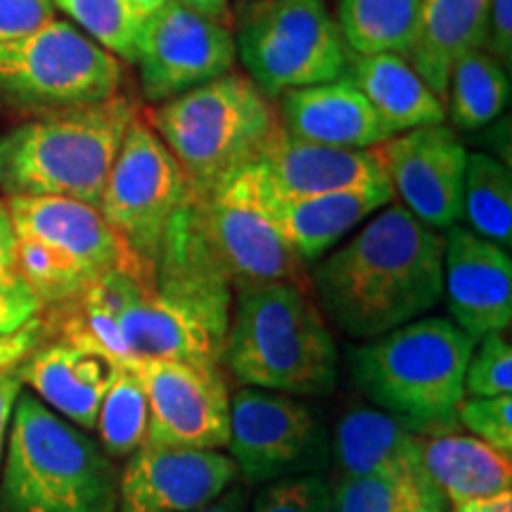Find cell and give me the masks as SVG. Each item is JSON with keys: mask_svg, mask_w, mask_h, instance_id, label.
Returning a JSON list of instances; mask_svg holds the SVG:
<instances>
[{"mask_svg": "<svg viewBox=\"0 0 512 512\" xmlns=\"http://www.w3.org/2000/svg\"><path fill=\"white\" fill-rule=\"evenodd\" d=\"M325 320L351 339L380 337L427 316L444 297V235L401 204L384 207L309 271Z\"/></svg>", "mask_w": 512, "mask_h": 512, "instance_id": "6da1fadb", "label": "cell"}, {"mask_svg": "<svg viewBox=\"0 0 512 512\" xmlns=\"http://www.w3.org/2000/svg\"><path fill=\"white\" fill-rule=\"evenodd\" d=\"M475 344L451 318L422 316L351 347L349 377L375 408L422 437L456 432Z\"/></svg>", "mask_w": 512, "mask_h": 512, "instance_id": "7a4b0ae2", "label": "cell"}, {"mask_svg": "<svg viewBox=\"0 0 512 512\" xmlns=\"http://www.w3.org/2000/svg\"><path fill=\"white\" fill-rule=\"evenodd\" d=\"M221 363L245 387L325 396L337 384V344L309 287L268 283L233 297Z\"/></svg>", "mask_w": 512, "mask_h": 512, "instance_id": "3957f363", "label": "cell"}, {"mask_svg": "<svg viewBox=\"0 0 512 512\" xmlns=\"http://www.w3.org/2000/svg\"><path fill=\"white\" fill-rule=\"evenodd\" d=\"M0 512H119V472L79 427L19 394L0 467Z\"/></svg>", "mask_w": 512, "mask_h": 512, "instance_id": "277c9868", "label": "cell"}, {"mask_svg": "<svg viewBox=\"0 0 512 512\" xmlns=\"http://www.w3.org/2000/svg\"><path fill=\"white\" fill-rule=\"evenodd\" d=\"M128 95L53 112L0 136V190L8 197L53 195L98 207L131 121Z\"/></svg>", "mask_w": 512, "mask_h": 512, "instance_id": "5b68a950", "label": "cell"}, {"mask_svg": "<svg viewBox=\"0 0 512 512\" xmlns=\"http://www.w3.org/2000/svg\"><path fill=\"white\" fill-rule=\"evenodd\" d=\"M147 124L183 169L192 197L202 200L259 159L278 114L249 76L228 72L164 100Z\"/></svg>", "mask_w": 512, "mask_h": 512, "instance_id": "8992f818", "label": "cell"}, {"mask_svg": "<svg viewBox=\"0 0 512 512\" xmlns=\"http://www.w3.org/2000/svg\"><path fill=\"white\" fill-rule=\"evenodd\" d=\"M235 53L266 98L342 79L354 55L325 0H249Z\"/></svg>", "mask_w": 512, "mask_h": 512, "instance_id": "52a82bcc", "label": "cell"}, {"mask_svg": "<svg viewBox=\"0 0 512 512\" xmlns=\"http://www.w3.org/2000/svg\"><path fill=\"white\" fill-rule=\"evenodd\" d=\"M121 76L119 57L62 19L0 41V98L27 110L53 114L98 105L119 95Z\"/></svg>", "mask_w": 512, "mask_h": 512, "instance_id": "ba28073f", "label": "cell"}, {"mask_svg": "<svg viewBox=\"0 0 512 512\" xmlns=\"http://www.w3.org/2000/svg\"><path fill=\"white\" fill-rule=\"evenodd\" d=\"M190 195L188 178L169 147L138 114L114 157L98 209L147 271L155 266L171 219Z\"/></svg>", "mask_w": 512, "mask_h": 512, "instance_id": "9c48e42d", "label": "cell"}, {"mask_svg": "<svg viewBox=\"0 0 512 512\" xmlns=\"http://www.w3.org/2000/svg\"><path fill=\"white\" fill-rule=\"evenodd\" d=\"M228 448L247 486L323 475L330 465V437L318 415L304 401L268 389L230 394Z\"/></svg>", "mask_w": 512, "mask_h": 512, "instance_id": "30bf717a", "label": "cell"}, {"mask_svg": "<svg viewBox=\"0 0 512 512\" xmlns=\"http://www.w3.org/2000/svg\"><path fill=\"white\" fill-rule=\"evenodd\" d=\"M195 207L204 238L235 292L268 283L304 285V264L266 211L259 164L242 166L207 197H195Z\"/></svg>", "mask_w": 512, "mask_h": 512, "instance_id": "8fae6325", "label": "cell"}, {"mask_svg": "<svg viewBox=\"0 0 512 512\" xmlns=\"http://www.w3.org/2000/svg\"><path fill=\"white\" fill-rule=\"evenodd\" d=\"M93 290L110 306L131 368L140 361H185L221 366L226 332L188 304L159 292L152 273L117 268L95 280Z\"/></svg>", "mask_w": 512, "mask_h": 512, "instance_id": "7c38bea8", "label": "cell"}, {"mask_svg": "<svg viewBox=\"0 0 512 512\" xmlns=\"http://www.w3.org/2000/svg\"><path fill=\"white\" fill-rule=\"evenodd\" d=\"M235 36L230 27L178 0L150 12L138 31L136 64L147 100L164 102L233 72Z\"/></svg>", "mask_w": 512, "mask_h": 512, "instance_id": "4fadbf2b", "label": "cell"}, {"mask_svg": "<svg viewBox=\"0 0 512 512\" xmlns=\"http://www.w3.org/2000/svg\"><path fill=\"white\" fill-rule=\"evenodd\" d=\"M147 396L145 446L221 451L230 439V392L221 366L140 361Z\"/></svg>", "mask_w": 512, "mask_h": 512, "instance_id": "5bb4252c", "label": "cell"}, {"mask_svg": "<svg viewBox=\"0 0 512 512\" xmlns=\"http://www.w3.org/2000/svg\"><path fill=\"white\" fill-rule=\"evenodd\" d=\"M380 152L403 209L437 233L460 223L470 152L456 131L444 124L413 128L384 140Z\"/></svg>", "mask_w": 512, "mask_h": 512, "instance_id": "9a60e30c", "label": "cell"}, {"mask_svg": "<svg viewBox=\"0 0 512 512\" xmlns=\"http://www.w3.org/2000/svg\"><path fill=\"white\" fill-rule=\"evenodd\" d=\"M221 451L140 446L119 475V512H192L238 482Z\"/></svg>", "mask_w": 512, "mask_h": 512, "instance_id": "2e32d148", "label": "cell"}, {"mask_svg": "<svg viewBox=\"0 0 512 512\" xmlns=\"http://www.w3.org/2000/svg\"><path fill=\"white\" fill-rule=\"evenodd\" d=\"M444 297L451 320L472 339L510 328L512 261L508 249L470 228L444 230Z\"/></svg>", "mask_w": 512, "mask_h": 512, "instance_id": "e0dca14e", "label": "cell"}, {"mask_svg": "<svg viewBox=\"0 0 512 512\" xmlns=\"http://www.w3.org/2000/svg\"><path fill=\"white\" fill-rule=\"evenodd\" d=\"M261 176L266 188L278 197H313L330 192L392 188L380 145L368 150H347L304 143L290 138L283 128H275L273 136L261 150Z\"/></svg>", "mask_w": 512, "mask_h": 512, "instance_id": "ac0fdd59", "label": "cell"}, {"mask_svg": "<svg viewBox=\"0 0 512 512\" xmlns=\"http://www.w3.org/2000/svg\"><path fill=\"white\" fill-rule=\"evenodd\" d=\"M8 211L15 235L36 238L67 254L91 280L117 268H147L133 259L98 207L53 195L10 197ZM152 273V271H147Z\"/></svg>", "mask_w": 512, "mask_h": 512, "instance_id": "d6986e66", "label": "cell"}, {"mask_svg": "<svg viewBox=\"0 0 512 512\" xmlns=\"http://www.w3.org/2000/svg\"><path fill=\"white\" fill-rule=\"evenodd\" d=\"M330 463L347 479L434 484L422 460V434L380 408H351L339 418L330 437Z\"/></svg>", "mask_w": 512, "mask_h": 512, "instance_id": "ffe728a7", "label": "cell"}, {"mask_svg": "<svg viewBox=\"0 0 512 512\" xmlns=\"http://www.w3.org/2000/svg\"><path fill=\"white\" fill-rule=\"evenodd\" d=\"M278 126L304 143L368 150L392 136L347 76L280 95Z\"/></svg>", "mask_w": 512, "mask_h": 512, "instance_id": "44dd1931", "label": "cell"}, {"mask_svg": "<svg viewBox=\"0 0 512 512\" xmlns=\"http://www.w3.org/2000/svg\"><path fill=\"white\" fill-rule=\"evenodd\" d=\"M19 380L29 384L50 411L83 432H93L100 403L117 377L119 366L88 349L55 342L36 347L17 366Z\"/></svg>", "mask_w": 512, "mask_h": 512, "instance_id": "7402d4cb", "label": "cell"}, {"mask_svg": "<svg viewBox=\"0 0 512 512\" xmlns=\"http://www.w3.org/2000/svg\"><path fill=\"white\" fill-rule=\"evenodd\" d=\"M261 188H264V204L273 226L304 266L316 264L320 256L328 254L358 223L394 202L392 188L344 190L313 197H278L266 188L264 176H261Z\"/></svg>", "mask_w": 512, "mask_h": 512, "instance_id": "603a6c76", "label": "cell"}, {"mask_svg": "<svg viewBox=\"0 0 512 512\" xmlns=\"http://www.w3.org/2000/svg\"><path fill=\"white\" fill-rule=\"evenodd\" d=\"M347 79L368 100L389 136L446 121L444 100L401 53L351 55Z\"/></svg>", "mask_w": 512, "mask_h": 512, "instance_id": "cb8c5ba5", "label": "cell"}, {"mask_svg": "<svg viewBox=\"0 0 512 512\" xmlns=\"http://www.w3.org/2000/svg\"><path fill=\"white\" fill-rule=\"evenodd\" d=\"M486 12L489 0H422L403 57L444 105L453 64L470 50L482 48Z\"/></svg>", "mask_w": 512, "mask_h": 512, "instance_id": "d4e9b609", "label": "cell"}, {"mask_svg": "<svg viewBox=\"0 0 512 512\" xmlns=\"http://www.w3.org/2000/svg\"><path fill=\"white\" fill-rule=\"evenodd\" d=\"M427 475L448 503L508 494L512 460L472 434L444 432L422 437Z\"/></svg>", "mask_w": 512, "mask_h": 512, "instance_id": "484cf974", "label": "cell"}, {"mask_svg": "<svg viewBox=\"0 0 512 512\" xmlns=\"http://www.w3.org/2000/svg\"><path fill=\"white\" fill-rule=\"evenodd\" d=\"M448 117L463 131H477L501 117L510 102V72L482 48L453 64L448 79Z\"/></svg>", "mask_w": 512, "mask_h": 512, "instance_id": "4316f807", "label": "cell"}, {"mask_svg": "<svg viewBox=\"0 0 512 512\" xmlns=\"http://www.w3.org/2000/svg\"><path fill=\"white\" fill-rule=\"evenodd\" d=\"M460 219L479 238L510 249L512 245V176L510 169L486 152H470L463 183Z\"/></svg>", "mask_w": 512, "mask_h": 512, "instance_id": "83f0119b", "label": "cell"}, {"mask_svg": "<svg viewBox=\"0 0 512 512\" xmlns=\"http://www.w3.org/2000/svg\"><path fill=\"white\" fill-rule=\"evenodd\" d=\"M422 0H339L337 24L354 55L406 53Z\"/></svg>", "mask_w": 512, "mask_h": 512, "instance_id": "f1b7e54d", "label": "cell"}, {"mask_svg": "<svg viewBox=\"0 0 512 512\" xmlns=\"http://www.w3.org/2000/svg\"><path fill=\"white\" fill-rule=\"evenodd\" d=\"M330 491V512H446L448 508L434 484L337 477Z\"/></svg>", "mask_w": 512, "mask_h": 512, "instance_id": "f546056e", "label": "cell"}, {"mask_svg": "<svg viewBox=\"0 0 512 512\" xmlns=\"http://www.w3.org/2000/svg\"><path fill=\"white\" fill-rule=\"evenodd\" d=\"M98 430L102 451L110 458H128L145 444L147 396L136 368H119L100 403Z\"/></svg>", "mask_w": 512, "mask_h": 512, "instance_id": "4dcf8cb0", "label": "cell"}, {"mask_svg": "<svg viewBox=\"0 0 512 512\" xmlns=\"http://www.w3.org/2000/svg\"><path fill=\"white\" fill-rule=\"evenodd\" d=\"M17 273L43 306L74 302L95 283L60 249L22 235H17Z\"/></svg>", "mask_w": 512, "mask_h": 512, "instance_id": "1f68e13d", "label": "cell"}, {"mask_svg": "<svg viewBox=\"0 0 512 512\" xmlns=\"http://www.w3.org/2000/svg\"><path fill=\"white\" fill-rule=\"evenodd\" d=\"M91 41L126 62H136L143 17L128 0H53Z\"/></svg>", "mask_w": 512, "mask_h": 512, "instance_id": "d6a6232c", "label": "cell"}, {"mask_svg": "<svg viewBox=\"0 0 512 512\" xmlns=\"http://www.w3.org/2000/svg\"><path fill=\"white\" fill-rule=\"evenodd\" d=\"M512 392V347L503 332L477 339L465 368V394L477 399L510 396Z\"/></svg>", "mask_w": 512, "mask_h": 512, "instance_id": "836d02e7", "label": "cell"}, {"mask_svg": "<svg viewBox=\"0 0 512 512\" xmlns=\"http://www.w3.org/2000/svg\"><path fill=\"white\" fill-rule=\"evenodd\" d=\"M330 482L323 475L283 477L261 484L247 512H330Z\"/></svg>", "mask_w": 512, "mask_h": 512, "instance_id": "e575fe53", "label": "cell"}, {"mask_svg": "<svg viewBox=\"0 0 512 512\" xmlns=\"http://www.w3.org/2000/svg\"><path fill=\"white\" fill-rule=\"evenodd\" d=\"M458 425L503 456H512V396L463 399L458 406Z\"/></svg>", "mask_w": 512, "mask_h": 512, "instance_id": "d590c367", "label": "cell"}, {"mask_svg": "<svg viewBox=\"0 0 512 512\" xmlns=\"http://www.w3.org/2000/svg\"><path fill=\"white\" fill-rule=\"evenodd\" d=\"M53 19V0H0V41L34 34Z\"/></svg>", "mask_w": 512, "mask_h": 512, "instance_id": "8d00e7d4", "label": "cell"}, {"mask_svg": "<svg viewBox=\"0 0 512 512\" xmlns=\"http://www.w3.org/2000/svg\"><path fill=\"white\" fill-rule=\"evenodd\" d=\"M41 299L22 278L0 283V335H12L41 316Z\"/></svg>", "mask_w": 512, "mask_h": 512, "instance_id": "74e56055", "label": "cell"}, {"mask_svg": "<svg viewBox=\"0 0 512 512\" xmlns=\"http://www.w3.org/2000/svg\"><path fill=\"white\" fill-rule=\"evenodd\" d=\"M482 50L510 72L512 62V0H489Z\"/></svg>", "mask_w": 512, "mask_h": 512, "instance_id": "f35d334b", "label": "cell"}, {"mask_svg": "<svg viewBox=\"0 0 512 512\" xmlns=\"http://www.w3.org/2000/svg\"><path fill=\"white\" fill-rule=\"evenodd\" d=\"M43 332V320L36 318L22 330L12 332V335H0V370L12 368L22 363L31 351L38 347Z\"/></svg>", "mask_w": 512, "mask_h": 512, "instance_id": "ab89813d", "label": "cell"}, {"mask_svg": "<svg viewBox=\"0 0 512 512\" xmlns=\"http://www.w3.org/2000/svg\"><path fill=\"white\" fill-rule=\"evenodd\" d=\"M19 366V363H17ZM17 366L0 370V467H3L5 446H8V432L12 422V411H15L17 396L22 394V380H19Z\"/></svg>", "mask_w": 512, "mask_h": 512, "instance_id": "60d3db41", "label": "cell"}, {"mask_svg": "<svg viewBox=\"0 0 512 512\" xmlns=\"http://www.w3.org/2000/svg\"><path fill=\"white\" fill-rule=\"evenodd\" d=\"M17 278V235L8 204L0 200V283H10Z\"/></svg>", "mask_w": 512, "mask_h": 512, "instance_id": "b9f144b4", "label": "cell"}, {"mask_svg": "<svg viewBox=\"0 0 512 512\" xmlns=\"http://www.w3.org/2000/svg\"><path fill=\"white\" fill-rule=\"evenodd\" d=\"M247 510H249L247 489L242 484H233L228 491H223L216 501H211L209 505H204V508H197L192 512H247Z\"/></svg>", "mask_w": 512, "mask_h": 512, "instance_id": "7bdbcfd3", "label": "cell"}, {"mask_svg": "<svg viewBox=\"0 0 512 512\" xmlns=\"http://www.w3.org/2000/svg\"><path fill=\"white\" fill-rule=\"evenodd\" d=\"M451 512H512V494H501L491 498H475V501L448 503Z\"/></svg>", "mask_w": 512, "mask_h": 512, "instance_id": "ee69618b", "label": "cell"}, {"mask_svg": "<svg viewBox=\"0 0 512 512\" xmlns=\"http://www.w3.org/2000/svg\"><path fill=\"white\" fill-rule=\"evenodd\" d=\"M185 8L200 12V15L214 19V22H221L230 27V3L228 0H178Z\"/></svg>", "mask_w": 512, "mask_h": 512, "instance_id": "f6af8a7d", "label": "cell"}, {"mask_svg": "<svg viewBox=\"0 0 512 512\" xmlns=\"http://www.w3.org/2000/svg\"><path fill=\"white\" fill-rule=\"evenodd\" d=\"M128 3H131L133 10H136L138 15L145 19L147 15H150V12H155L157 8H162L166 0H128Z\"/></svg>", "mask_w": 512, "mask_h": 512, "instance_id": "bcb514c9", "label": "cell"}]
</instances>
